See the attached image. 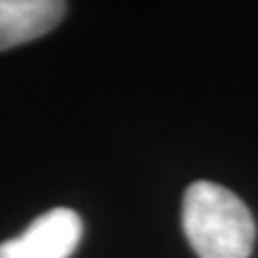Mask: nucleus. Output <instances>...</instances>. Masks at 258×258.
<instances>
[{
    "label": "nucleus",
    "instance_id": "f257e3e1",
    "mask_svg": "<svg viewBox=\"0 0 258 258\" xmlns=\"http://www.w3.org/2000/svg\"><path fill=\"white\" fill-rule=\"evenodd\" d=\"M183 230L198 258H249L256 224L235 191L196 181L183 196Z\"/></svg>",
    "mask_w": 258,
    "mask_h": 258
},
{
    "label": "nucleus",
    "instance_id": "f03ea898",
    "mask_svg": "<svg viewBox=\"0 0 258 258\" xmlns=\"http://www.w3.org/2000/svg\"><path fill=\"white\" fill-rule=\"evenodd\" d=\"M82 220L71 209L39 215L22 235L0 243V258H71L82 239Z\"/></svg>",
    "mask_w": 258,
    "mask_h": 258
},
{
    "label": "nucleus",
    "instance_id": "7ed1b4c3",
    "mask_svg": "<svg viewBox=\"0 0 258 258\" xmlns=\"http://www.w3.org/2000/svg\"><path fill=\"white\" fill-rule=\"evenodd\" d=\"M60 0H0V52L43 37L62 20Z\"/></svg>",
    "mask_w": 258,
    "mask_h": 258
}]
</instances>
